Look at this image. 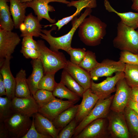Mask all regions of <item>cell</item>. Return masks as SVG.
Returning <instances> with one entry per match:
<instances>
[{
	"label": "cell",
	"instance_id": "9a60e30c",
	"mask_svg": "<svg viewBox=\"0 0 138 138\" xmlns=\"http://www.w3.org/2000/svg\"><path fill=\"white\" fill-rule=\"evenodd\" d=\"M81 102L79 105L78 112L75 118L77 123H79L90 113L98 100L102 97L94 93L90 88L85 91Z\"/></svg>",
	"mask_w": 138,
	"mask_h": 138
},
{
	"label": "cell",
	"instance_id": "d6a6232c",
	"mask_svg": "<svg viewBox=\"0 0 138 138\" xmlns=\"http://www.w3.org/2000/svg\"><path fill=\"white\" fill-rule=\"evenodd\" d=\"M39 108L48 103L55 98L52 91L39 89L33 96Z\"/></svg>",
	"mask_w": 138,
	"mask_h": 138
},
{
	"label": "cell",
	"instance_id": "f1b7e54d",
	"mask_svg": "<svg viewBox=\"0 0 138 138\" xmlns=\"http://www.w3.org/2000/svg\"><path fill=\"white\" fill-rule=\"evenodd\" d=\"M53 95L61 99H66L68 100L78 102L80 97L72 91L61 82L57 84L52 91Z\"/></svg>",
	"mask_w": 138,
	"mask_h": 138
},
{
	"label": "cell",
	"instance_id": "b9f144b4",
	"mask_svg": "<svg viewBox=\"0 0 138 138\" xmlns=\"http://www.w3.org/2000/svg\"><path fill=\"white\" fill-rule=\"evenodd\" d=\"M131 88L130 99L138 102V86H133Z\"/></svg>",
	"mask_w": 138,
	"mask_h": 138
},
{
	"label": "cell",
	"instance_id": "bcb514c9",
	"mask_svg": "<svg viewBox=\"0 0 138 138\" xmlns=\"http://www.w3.org/2000/svg\"><path fill=\"white\" fill-rule=\"evenodd\" d=\"M131 0L132 2L131 7L132 9L138 12V0Z\"/></svg>",
	"mask_w": 138,
	"mask_h": 138
},
{
	"label": "cell",
	"instance_id": "d4e9b609",
	"mask_svg": "<svg viewBox=\"0 0 138 138\" xmlns=\"http://www.w3.org/2000/svg\"><path fill=\"white\" fill-rule=\"evenodd\" d=\"M26 71L21 69L17 73L15 78V97H27L31 95L26 78Z\"/></svg>",
	"mask_w": 138,
	"mask_h": 138
},
{
	"label": "cell",
	"instance_id": "6da1fadb",
	"mask_svg": "<svg viewBox=\"0 0 138 138\" xmlns=\"http://www.w3.org/2000/svg\"><path fill=\"white\" fill-rule=\"evenodd\" d=\"M92 12L91 8H87L79 18H77L76 17L74 18L72 20V28L67 33L63 36L55 37L51 35L52 31L56 29L57 27L54 25L49 30L42 29L40 37L48 42L51 50L58 51L61 49L68 53L69 50L72 47L71 42L74 33L84 20L87 16L91 15Z\"/></svg>",
	"mask_w": 138,
	"mask_h": 138
},
{
	"label": "cell",
	"instance_id": "3957f363",
	"mask_svg": "<svg viewBox=\"0 0 138 138\" xmlns=\"http://www.w3.org/2000/svg\"><path fill=\"white\" fill-rule=\"evenodd\" d=\"M37 43L39 59L42 64L44 74H55L59 70L64 68L67 60L63 53L51 50L41 40H37Z\"/></svg>",
	"mask_w": 138,
	"mask_h": 138
},
{
	"label": "cell",
	"instance_id": "30bf717a",
	"mask_svg": "<svg viewBox=\"0 0 138 138\" xmlns=\"http://www.w3.org/2000/svg\"><path fill=\"white\" fill-rule=\"evenodd\" d=\"M125 64L120 61H116L105 59L98 63L89 73L91 79L96 80L100 77L110 76L114 73L123 72Z\"/></svg>",
	"mask_w": 138,
	"mask_h": 138
},
{
	"label": "cell",
	"instance_id": "d590c367",
	"mask_svg": "<svg viewBox=\"0 0 138 138\" xmlns=\"http://www.w3.org/2000/svg\"><path fill=\"white\" fill-rule=\"evenodd\" d=\"M85 48H74L72 47L68 53L70 56V61L73 63L79 65L86 53Z\"/></svg>",
	"mask_w": 138,
	"mask_h": 138
},
{
	"label": "cell",
	"instance_id": "8d00e7d4",
	"mask_svg": "<svg viewBox=\"0 0 138 138\" xmlns=\"http://www.w3.org/2000/svg\"><path fill=\"white\" fill-rule=\"evenodd\" d=\"M77 124L74 118L60 131L57 138H71L73 137Z\"/></svg>",
	"mask_w": 138,
	"mask_h": 138
},
{
	"label": "cell",
	"instance_id": "ffe728a7",
	"mask_svg": "<svg viewBox=\"0 0 138 138\" xmlns=\"http://www.w3.org/2000/svg\"><path fill=\"white\" fill-rule=\"evenodd\" d=\"M37 17L30 13L26 16L23 22L20 26L21 32L20 36H30L35 37L40 36L42 30V25Z\"/></svg>",
	"mask_w": 138,
	"mask_h": 138
},
{
	"label": "cell",
	"instance_id": "9c48e42d",
	"mask_svg": "<svg viewBox=\"0 0 138 138\" xmlns=\"http://www.w3.org/2000/svg\"><path fill=\"white\" fill-rule=\"evenodd\" d=\"M110 109L118 112H123L130 99L131 88L127 84L124 77L119 80L116 85Z\"/></svg>",
	"mask_w": 138,
	"mask_h": 138
},
{
	"label": "cell",
	"instance_id": "7a4b0ae2",
	"mask_svg": "<svg viewBox=\"0 0 138 138\" xmlns=\"http://www.w3.org/2000/svg\"><path fill=\"white\" fill-rule=\"evenodd\" d=\"M107 25L99 18L91 15L86 18L79 27V36L85 45L91 46L99 44L106 34Z\"/></svg>",
	"mask_w": 138,
	"mask_h": 138
},
{
	"label": "cell",
	"instance_id": "74e56055",
	"mask_svg": "<svg viewBox=\"0 0 138 138\" xmlns=\"http://www.w3.org/2000/svg\"><path fill=\"white\" fill-rule=\"evenodd\" d=\"M119 61L125 64L138 65V54L123 50L120 54Z\"/></svg>",
	"mask_w": 138,
	"mask_h": 138
},
{
	"label": "cell",
	"instance_id": "52a82bcc",
	"mask_svg": "<svg viewBox=\"0 0 138 138\" xmlns=\"http://www.w3.org/2000/svg\"><path fill=\"white\" fill-rule=\"evenodd\" d=\"M108 129L110 136L113 138L131 137L123 112L110 109L107 117Z\"/></svg>",
	"mask_w": 138,
	"mask_h": 138
},
{
	"label": "cell",
	"instance_id": "f546056e",
	"mask_svg": "<svg viewBox=\"0 0 138 138\" xmlns=\"http://www.w3.org/2000/svg\"><path fill=\"white\" fill-rule=\"evenodd\" d=\"M124 78L131 87L138 86V65L125 64Z\"/></svg>",
	"mask_w": 138,
	"mask_h": 138
},
{
	"label": "cell",
	"instance_id": "4316f807",
	"mask_svg": "<svg viewBox=\"0 0 138 138\" xmlns=\"http://www.w3.org/2000/svg\"><path fill=\"white\" fill-rule=\"evenodd\" d=\"M123 113L131 137L138 138V114L128 107Z\"/></svg>",
	"mask_w": 138,
	"mask_h": 138
},
{
	"label": "cell",
	"instance_id": "7dc6e473",
	"mask_svg": "<svg viewBox=\"0 0 138 138\" xmlns=\"http://www.w3.org/2000/svg\"><path fill=\"white\" fill-rule=\"evenodd\" d=\"M34 0H20V2L21 3H26L31 2Z\"/></svg>",
	"mask_w": 138,
	"mask_h": 138
},
{
	"label": "cell",
	"instance_id": "ba28073f",
	"mask_svg": "<svg viewBox=\"0 0 138 138\" xmlns=\"http://www.w3.org/2000/svg\"><path fill=\"white\" fill-rule=\"evenodd\" d=\"M107 118L95 120L86 126L74 138H105L110 137Z\"/></svg>",
	"mask_w": 138,
	"mask_h": 138
},
{
	"label": "cell",
	"instance_id": "7bdbcfd3",
	"mask_svg": "<svg viewBox=\"0 0 138 138\" xmlns=\"http://www.w3.org/2000/svg\"><path fill=\"white\" fill-rule=\"evenodd\" d=\"M8 138V133L4 122H0V138Z\"/></svg>",
	"mask_w": 138,
	"mask_h": 138
},
{
	"label": "cell",
	"instance_id": "4dcf8cb0",
	"mask_svg": "<svg viewBox=\"0 0 138 138\" xmlns=\"http://www.w3.org/2000/svg\"><path fill=\"white\" fill-rule=\"evenodd\" d=\"M15 113L12 99L6 96L0 97V122H4Z\"/></svg>",
	"mask_w": 138,
	"mask_h": 138
},
{
	"label": "cell",
	"instance_id": "5bb4252c",
	"mask_svg": "<svg viewBox=\"0 0 138 138\" xmlns=\"http://www.w3.org/2000/svg\"><path fill=\"white\" fill-rule=\"evenodd\" d=\"M77 102L63 100L55 98L46 105L40 107L38 112L52 121L60 113Z\"/></svg>",
	"mask_w": 138,
	"mask_h": 138
},
{
	"label": "cell",
	"instance_id": "e0dca14e",
	"mask_svg": "<svg viewBox=\"0 0 138 138\" xmlns=\"http://www.w3.org/2000/svg\"><path fill=\"white\" fill-rule=\"evenodd\" d=\"M64 69L83 87L85 91L90 88L92 79L89 72L69 60H67L66 65Z\"/></svg>",
	"mask_w": 138,
	"mask_h": 138
},
{
	"label": "cell",
	"instance_id": "cb8c5ba5",
	"mask_svg": "<svg viewBox=\"0 0 138 138\" xmlns=\"http://www.w3.org/2000/svg\"><path fill=\"white\" fill-rule=\"evenodd\" d=\"M104 6L108 12L114 13L119 16L121 21L125 25L135 29L138 27V12H118L112 7L107 0H104Z\"/></svg>",
	"mask_w": 138,
	"mask_h": 138
},
{
	"label": "cell",
	"instance_id": "277c9868",
	"mask_svg": "<svg viewBox=\"0 0 138 138\" xmlns=\"http://www.w3.org/2000/svg\"><path fill=\"white\" fill-rule=\"evenodd\" d=\"M124 24L121 20L118 24L117 34L113 40L114 47L122 51L138 54V31Z\"/></svg>",
	"mask_w": 138,
	"mask_h": 138
},
{
	"label": "cell",
	"instance_id": "ac0fdd59",
	"mask_svg": "<svg viewBox=\"0 0 138 138\" xmlns=\"http://www.w3.org/2000/svg\"><path fill=\"white\" fill-rule=\"evenodd\" d=\"M12 56L6 57L0 63V73L2 75L5 84L6 96L12 99L15 97L16 79L10 70V60Z\"/></svg>",
	"mask_w": 138,
	"mask_h": 138
},
{
	"label": "cell",
	"instance_id": "484cf974",
	"mask_svg": "<svg viewBox=\"0 0 138 138\" xmlns=\"http://www.w3.org/2000/svg\"><path fill=\"white\" fill-rule=\"evenodd\" d=\"M7 0H0V28L12 31L14 28Z\"/></svg>",
	"mask_w": 138,
	"mask_h": 138
},
{
	"label": "cell",
	"instance_id": "4fadbf2b",
	"mask_svg": "<svg viewBox=\"0 0 138 138\" xmlns=\"http://www.w3.org/2000/svg\"><path fill=\"white\" fill-rule=\"evenodd\" d=\"M56 2L67 4L70 2L67 0H34L26 2L27 7L32 9L39 20L40 21L45 19L52 24L56 22L55 19H52L49 12L55 11L54 8L49 4L51 2Z\"/></svg>",
	"mask_w": 138,
	"mask_h": 138
},
{
	"label": "cell",
	"instance_id": "60d3db41",
	"mask_svg": "<svg viewBox=\"0 0 138 138\" xmlns=\"http://www.w3.org/2000/svg\"><path fill=\"white\" fill-rule=\"evenodd\" d=\"M33 37L30 36L23 37L21 43V47L37 50V41L33 39Z\"/></svg>",
	"mask_w": 138,
	"mask_h": 138
},
{
	"label": "cell",
	"instance_id": "7402d4cb",
	"mask_svg": "<svg viewBox=\"0 0 138 138\" xmlns=\"http://www.w3.org/2000/svg\"><path fill=\"white\" fill-rule=\"evenodd\" d=\"M9 8L12 17L14 28H19L26 16V9L27 7L26 3H21L20 0H10Z\"/></svg>",
	"mask_w": 138,
	"mask_h": 138
},
{
	"label": "cell",
	"instance_id": "44dd1931",
	"mask_svg": "<svg viewBox=\"0 0 138 138\" xmlns=\"http://www.w3.org/2000/svg\"><path fill=\"white\" fill-rule=\"evenodd\" d=\"M31 63L33 70L32 73L27 79V81L31 94L33 96L39 89V83L44 73L43 64L40 59H33Z\"/></svg>",
	"mask_w": 138,
	"mask_h": 138
},
{
	"label": "cell",
	"instance_id": "8fae6325",
	"mask_svg": "<svg viewBox=\"0 0 138 138\" xmlns=\"http://www.w3.org/2000/svg\"><path fill=\"white\" fill-rule=\"evenodd\" d=\"M20 41L16 33L0 28V61L12 56Z\"/></svg>",
	"mask_w": 138,
	"mask_h": 138
},
{
	"label": "cell",
	"instance_id": "1f68e13d",
	"mask_svg": "<svg viewBox=\"0 0 138 138\" xmlns=\"http://www.w3.org/2000/svg\"><path fill=\"white\" fill-rule=\"evenodd\" d=\"M98 63L95 53L89 50L86 51L83 59L79 65L89 72L94 68Z\"/></svg>",
	"mask_w": 138,
	"mask_h": 138
},
{
	"label": "cell",
	"instance_id": "681fc988",
	"mask_svg": "<svg viewBox=\"0 0 138 138\" xmlns=\"http://www.w3.org/2000/svg\"></svg>",
	"mask_w": 138,
	"mask_h": 138
},
{
	"label": "cell",
	"instance_id": "ee69618b",
	"mask_svg": "<svg viewBox=\"0 0 138 138\" xmlns=\"http://www.w3.org/2000/svg\"><path fill=\"white\" fill-rule=\"evenodd\" d=\"M127 107L131 108L138 114V102L130 99Z\"/></svg>",
	"mask_w": 138,
	"mask_h": 138
},
{
	"label": "cell",
	"instance_id": "836d02e7",
	"mask_svg": "<svg viewBox=\"0 0 138 138\" xmlns=\"http://www.w3.org/2000/svg\"><path fill=\"white\" fill-rule=\"evenodd\" d=\"M55 74H47L44 75L39 83L38 89L52 92L57 83L55 80Z\"/></svg>",
	"mask_w": 138,
	"mask_h": 138
},
{
	"label": "cell",
	"instance_id": "8992f818",
	"mask_svg": "<svg viewBox=\"0 0 138 138\" xmlns=\"http://www.w3.org/2000/svg\"><path fill=\"white\" fill-rule=\"evenodd\" d=\"M114 95L106 98H101L97 101L89 114L77 126L72 137L79 134L88 124L96 119L107 118Z\"/></svg>",
	"mask_w": 138,
	"mask_h": 138
},
{
	"label": "cell",
	"instance_id": "f6af8a7d",
	"mask_svg": "<svg viewBox=\"0 0 138 138\" xmlns=\"http://www.w3.org/2000/svg\"><path fill=\"white\" fill-rule=\"evenodd\" d=\"M6 96V88L2 75L0 74V97Z\"/></svg>",
	"mask_w": 138,
	"mask_h": 138
},
{
	"label": "cell",
	"instance_id": "c3c4849f",
	"mask_svg": "<svg viewBox=\"0 0 138 138\" xmlns=\"http://www.w3.org/2000/svg\"><path fill=\"white\" fill-rule=\"evenodd\" d=\"M8 0V1H10V0Z\"/></svg>",
	"mask_w": 138,
	"mask_h": 138
},
{
	"label": "cell",
	"instance_id": "603a6c76",
	"mask_svg": "<svg viewBox=\"0 0 138 138\" xmlns=\"http://www.w3.org/2000/svg\"><path fill=\"white\" fill-rule=\"evenodd\" d=\"M79 105H73L60 113L52 121L55 127L60 131L75 118Z\"/></svg>",
	"mask_w": 138,
	"mask_h": 138
},
{
	"label": "cell",
	"instance_id": "83f0119b",
	"mask_svg": "<svg viewBox=\"0 0 138 138\" xmlns=\"http://www.w3.org/2000/svg\"><path fill=\"white\" fill-rule=\"evenodd\" d=\"M60 81L70 90L82 97L85 91L84 88L64 69L62 73Z\"/></svg>",
	"mask_w": 138,
	"mask_h": 138
},
{
	"label": "cell",
	"instance_id": "d6986e66",
	"mask_svg": "<svg viewBox=\"0 0 138 138\" xmlns=\"http://www.w3.org/2000/svg\"><path fill=\"white\" fill-rule=\"evenodd\" d=\"M33 116L34 126L39 133L51 138H57L60 131L55 127L51 121L38 112Z\"/></svg>",
	"mask_w": 138,
	"mask_h": 138
},
{
	"label": "cell",
	"instance_id": "e575fe53",
	"mask_svg": "<svg viewBox=\"0 0 138 138\" xmlns=\"http://www.w3.org/2000/svg\"><path fill=\"white\" fill-rule=\"evenodd\" d=\"M68 7L73 6L76 8V11L80 13L85 8H91L97 6L96 0H78L71 1L67 4Z\"/></svg>",
	"mask_w": 138,
	"mask_h": 138
},
{
	"label": "cell",
	"instance_id": "7c38bea8",
	"mask_svg": "<svg viewBox=\"0 0 138 138\" xmlns=\"http://www.w3.org/2000/svg\"><path fill=\"white\" fill-rule=\"evenodd\" d=\"M124 77V72H116L114 76L108 77L99 83H95L92 79L90 88L94 93L101 96L103 98H107L110 96L111 93L116 91L115 86L117 83Z\"/></svg>",
	"mask_w": 138,
	"mask_h": 138
},
{
	"label": "cell",
	"instance_id": "2e32d148",
	"mask_svg": "<svg viewBox=\"0 0 138 138\" xmlns=\"http://www.w3.org/2000/svg\"><path fill=\"white\" fill-rule=\"evenodd\" d=\"M13 107L15 113L32 116L38 112L39 107L33 96L24 98L15 97L12 99Z\"/></svg>",
	"mask_w": 138,
	"mask_h": 138
},
{
	"label": "cell",
	"instance_id": "ab89813d",
	"mask_svg": "<svg viewBox=\"0 0 138 138\" xmlns=\"http://www.w3.org/2000/svg\"><path fill=\"white\" fill-rule=\"evenodd\" d=\"M20 52L26 59L33 60L39 58V53L36 49L21 47Z\"/></svg>",
	"mask_w": 138,
	"mask_h": 138
},
{
	"label": "cell",
	"instance_id": "f35d334b",
	"mask_svg": "<svg viewBox=\"0 0 138 138\" xmlns=\"http://www.w3.org/2000/svg\"><path fill=\"white\" fill-rule=\"evenodd\" d=\"M33 115L31 125L27 133L22 138H51V137L39 133L36 130L34 123Z\"/></svg>",
	"mask_w": 138,
	"mask_h": 138
},
{
	"label": "cell",
	"instance_id": "5b68a950",
	"mask_svg": "<svg viewBox=\"0 0 138 138\" xmlns=\"http://www.w3.org/2000/svg\"><path fill=\"white\" fill-rule=\"evenodd\" d=\"M30 117L15 112L4 121L8 138H22L30 129Z\"/></svg>",
	"mask_w": 138,
	"mask_h": 138
}]
</instances>
